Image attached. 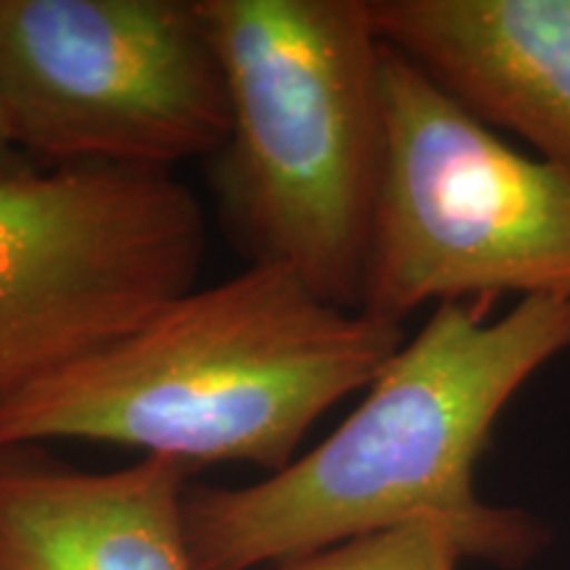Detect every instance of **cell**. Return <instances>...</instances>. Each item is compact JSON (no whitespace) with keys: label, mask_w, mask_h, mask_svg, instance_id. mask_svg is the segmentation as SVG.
<instances>
[{"label":"cell","mask_w":570,"mask_h":570,"mask_svg":"<svg viewBox=\"0 0 570 570\" xmlns=\"http://www.w3.org/2000/svg\"><path fill=\"white\" fill-rule=\"evenodd\" d=\"M206 223L173 173L0 177V412L198 285Z\"/></svg>","instance_id":"5"},{"label":"cell","mask_w":570,"mask_h":570,"mask_svg":"<svg viewBox=\"0 0 570 570\" xmlns=\"http://www.w3.org/2000/svg\"><path fill=\"white\" fill-rule=\"evenodd\" d=\"M225 75L219 209L252 262L360 312L383 161L370 0H196Z\"/></svg>","instance_id":"3"},{"label":"cell","mask_w":570,"mask_h":570,"mask_svg":"<svg viewBox=\"0 0 570 570\" xmlns=\"http://www.w3.org/2000/svg\"><path fill=\"white\" fill-rule=\"evenodd\" d=\"M370 13L479 122L570 169V0H370Z\"/></svg>","instance_id":"7"},{"label":"cell","mask_w":570,"mask_h":570,"mask_svg":"<svg viewBox=\"0 0 570 570\" xmlns=\"http://www.w3.org/2000/svg\"><path fill=\"white\" fill-rule=\"evenodd\" d=\"M38 164L27 159L21 154L17 138H13L9 122H6V114L0 109V177H13L21 173H30Z\"/></svg>","instance_id":"10"},{"label":"cell","mask_w":570,"mask_h":570,"mask_svg":"<svg viewBox=\"0 0 570 570\" xmlns=\"http://www.w3.org/2000/svg\"><path fill=\"white\" fill-rule=\"evenodd\" d=\"M0 109L46 167L173 173L230 125L196 0H0Z\"/></svg>","instance_id":"6"},{"label":"cell","mask_w":570,"mask_h":570,"mask_svg":"<svg viewBox=\"0 0 570 570\" xmlns=\"http://www.w3.org/2000/svg\"><path fill=\"white\" fill-rule=\"evenodd\" d=\"M465 560V537L452 523L428 518L352 539L275 570H460Z\"/></svg>","instance_id":"9"},{"label":"cell","mask_w":570,"mask_h":570,"mask_svg":"<svg viewBox=\"0 0 570 570\" xmlns=\"http://www.w3.org/2000/svg\"><path fill=\"white\" fill-rule=\"evenodd\" d=\"M404 341V327L327 302L294 269L252 262L19 396L0 412V452L92 441L188 470L240 462L269 475Z\"/></svg>","instance_id":"2"},{"label":"cell","mask_w":570,"mask_h":570,"mask_svg":"<svg viewBox=\"0 0 570 570\" xmlns=\"http://www.w3.org/2000/svg\"><path fill=\"white\" fill-rule=\"evenodd\" d=\"M190 473L156 458L90 473L30 449L0 452V570H194Z\"/></svg>","instance_id":"8"},{"label":"cell","mask_w":570,"mask_h":570,"mask_svg":"<svg viewBox=\"0 0 570 570\" xmlns=\"http://www.w3.org/2000/svg\"><path fill=\"white\" fill-rule=\"evenodd\" d=\"M566 352L570 298H520L494 320L433 306L331 436L262 481L185 494L194 570L277 568L428 518L452 523L470 560L531 566L550 529L483 502L475 465L504 407Z\"/></svg>","instance_id":"1"},{"label":"cell","mask_w":570,"mask_h":570,"mask_svg":"<svg viewBox=\"0 0 570 570\" xmlns=\"http://www.w3.org/2000/svg\"><path fill=\"white\" fill-rule=\"evenodd\" d=\"M570 298V169L512 148L415 63L383 51V161L360 312Z\"/></svg>","instance_id":"4"}]
</instances>
